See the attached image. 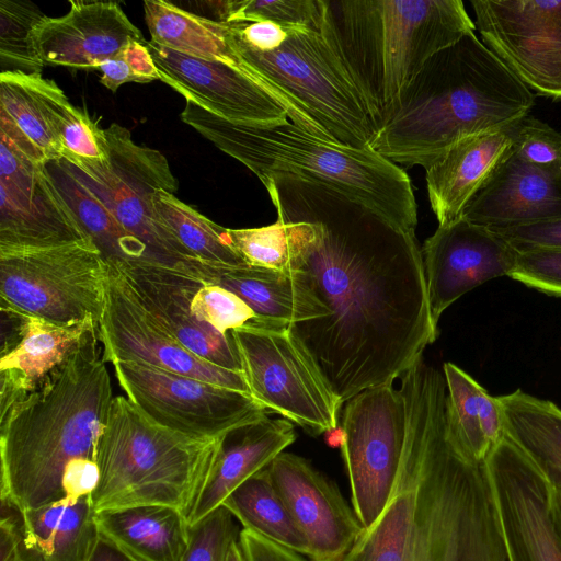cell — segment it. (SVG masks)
Returning a JSON list of instances; mask_svg holds the SVG:
<instances>
[{"mask_svg": "<svg viewBox=\"0 0 561 561\" xmlns=\"http://www.w3.org/2000/svg\"><path fill=\"white\" fill-rule=\"evenodd\" d=\"M261 182L277 219L293 225L287 271L328 309L288 332L342 404L393 383L438 335L415 232L314 179Z\"/></svg>", "mask_w": 561, "mask_h": 561, "instance_id": "6da1fadb", "label": "cell"}, {"mask_svg": "<svg viewBox=\"0 0 561 561\" xmlns=\"http://www.w3.org/2000/svg\"><path fill=\"white\" fill-rule=\"evenodd\" d=\"M400 380L407 430L394 485L342 561H510L486 462L447 420L444 374L421 356Z\"/></svg>", "mask_w": 561, "mask_h": 561, "instance_id": "7a4b0ae2", "label": "cell"}, {"mask_svg": "<svg viewBox=\"0 0 561 561\" xmlns=\"http://www.w3.org/2000/svg\"><path fill=\"white\" fill-rule=\"evenodd\" d=\"M99 331L0 417V493L20 512L65 499L64 478L98 463L114 399Z\"/></svg>", "mask_w": 561, "mask_h": 561, "instance_id": "3957f363", "label": "cell"}, {"mask_svg": "<svg viewBox=\"0 0 561 561\" xmlns=\"http://www.w3.org/2000/svg\"><path fill=\"white\" fill-rule=\"evenodd\" d=\"M534 104L531 90L469 33L425 61L370 149L397 165L425 169L458 141L519 122Z\"/></svg>", "mask_w": 561, "mask_h": 561, "instance_id": "277c9868", "label": "cell"}, {"mask_svg": "<svg viewBox=\"0 0 561 561\" xmlns=\"http://www.w3.org/2000/svg\"><path fill=\"white\" fill-rule=\"evenodd\" d=\"M322 9L319 30L378 129L425 61L477 28L461 0H322Z\"/></svg>", "mask_w": 561, "mask_h": 561, "instance_id": "5b68a950", "label": "cell"}, {"mask_svg": "<svg viewBox=\"0 0 561 561\" xmlns=\"http://www.w3.org/2000/svg\"><path fill=\"white\" fill-rule=\"evenodd\" d=\"M185 101L181 119L260 181L274 173L314 179L415 232L417 205L410 178L378 152L322 139L290 121L270 126L233 123Z\"/></svg>", "mask_w": 561, "mask_h": 561, "instance_id": "8992f818", "label": "cell"}, {"mask_svg": "<svg viewBox=\"0 0 561 561\" xmlns=\"http://www.w3.org/2000/svg\"><path fill=\"white\" fill-rule=\"evenodd\" d=\"M224 439L165 428L126 397H115L98 446L95 512L168 505L188 517Z\"/></svg>", "mask_w": 561, "mask_h": 561, "instance_id": "52a82bcc", "label": "cell"}, {"mask_svg": "<svg viewBox=\"0 0 561 561\" xmlns=\"http://www.w3.org/2000/svg\"><path fill=\"white\" fill-rule=\"evenodd\" d=\"M287 30L288 37L271 51L231 37L241 70L284 105L291 123L322 139L370 149L378 125L341 57L320 30Z\"/></svg>", "mask_w": 561, "mask_h": 561, "instance_id": "ba28073f", "label": "cell"}, {"mask_svg": "<svg viewBox=\"0 0 561 561\" xmlns=\"http://www.w3.org/2000/svg\"><path fill=\"white\" fill-rule=\"evenodd\" d=\"M108 271L91 239L49 248H0V306L58 324L99 323Z\"/></svg>", "mask_w": 561, "mask_h": 561, "instance_id": "9c48e42d", "label": "cell"}, {"mask_svg": "<svg viewBox=\"0 0 561 561\" xmlns=\"http://www.w3.org/2000/svg\"><path fill=\"white\" fill-rule=\"evenodd\" d=\"M107 159L70 163L78 179L112 211L122 227L147 249L153 263L179 266L196 259L160 222L157 190L175 194L178 180L158 150L136 144L130 131L113 123L104 129Z\"/></svg>", "mask_w": 561, "mask_h": 561, "instance_id": "30bf717a", "label": "cell"}, {"mask_svg": "<svg viewBox=\"0 0 561 561\" xmlns=\"http://www.w3.org/2000/svg\"><path fill=\"white\" fill-rule=\"evenodd\" d=\"M251 396L307 432L319 435L339 424L342 403L288 329L231 331Z\"/></svg>", "mask_w": 561, "mask_h": 561, "instance_id": "8fae6325", "label": "cell"}, {"mask_svg": "<svg viewBox=\"0 0 561 561\" xmlns=\"http://www.w3.org/2000/svg\"><path fill=\"white\" fill-rule=\"evenodd\" d=\"M112 365L134 405L154 423L191 437H226L267 416L247 392L142 363Z\"/></svg>", "mask_w": 561, "mask_h": 561, "instance_id": "7c38bea8", "label": "cell"}, {"mask_svg": "<svg viewBox=\"0 0 561 561\" xmlns=\"http://www.w3.org/2000/svg\"><path fill=\"white\" fill-rule=\"evenodd\" d=\"M344 404L341 453L352 507L365 529L377 519L394 485L405 439V403L400 389L387 383Z\"/></svg>", "mask_w": 561, "mask_h": 561, "instance_id": "4fadbf2b", "label": "cell"}, {"mask_svg": "<svg viewBox=\"0 0 561 561\" xmlns=\"http://www.w3.org/2000/svg\"><path fill=\"white\" fill-rule=\"evenodd\" d=\"M483 43L530 90L561 100V0H471Z\"/></svg>", "mask_w": 561, "mask_h": 561, "instance_id": "5bb4252c", "label": "cell"}, {"mask_svg": "<svg viewBox=\"0 0 561 561\" xmlns=\"http://www.w3.org/2000/svg\"><path fill=\"white\" fill-rule=\"evenodd\" d=\"M99 339L106 363H142L251 394L242 373L216 366L185 348L142 306L112 264Z\"/></svg>", "mask_w": 561, "mask_h": 561, "instance_id": "9a60e30c", "label": "cell"}, {"mask_svg": "<svg viewBox=\"0 0 561 561\" xmlns=\"http://www.w3.org/2000/svg\"><path fill=\"white\" fill-rule=\"evenodd\" d=\"M510 561H561L552 486L505 434L486 459Z\"/></svg>", "mask_w": 561, "mask_h": 561, "instance_id": "2e32d148", "label": "cell"}, {"mask_svg": "<svg viewBox=\"0 0 561 561\" xmlns=\"http://www.w3.org/2000/svg\"><path fill=\"white\" fill-rule=\"evenodd\" d=\"M421 253L436 324L443 312L468 291L493 278L510 276L519 257L496 232L462 217L438 226Z\"/></svg>", "mask_w": 561, "mask_h": 561, "instance_id": "e0dca14e", "label": "cell"}, {"mask_svg": "<svg viewBox=\"0 0 561 561\" xmlns=\"http://www.w3.org/2000/svg\"><path fill=\"white\" fill-rule=\"evenodd\" d=\"M298 528L310 561H342L364 526L339 486L301 456L283 451L267 466Z\"/></svg>", "mask_w": 561, "mask_h": 561, "instance_id": "ac0fdd59", "label": "cell"}, {"mask_svg": "<svg viewBox=\"0 0 561 561\" xmlns=\"http://www.w3.org/2000/svg\"><path fill=\"white\" fill-rule=\"evenodd\" d=\"M147 46L160 80L206 111L248 125L270 126L289 121L284 105L245 71L191 57L151 41Z\"/></svg>", "mask_w": 561, "mask_h": 561, "instance_id": "d6986e66", "label": "cell"}, {"mask_svg": "<svg viewBox=\"0 0 561 561\" xmlns=\"http://www.w3.org/2000/svg\"><path fill=\"white\" fill-rule=\"evenodd\" d=\"M0 417L41 388L83 343L99 323L58 324L1 308Z\"/></svg>", "mask_w": 561, "mask_h": 561, "instance_id": "ffe728a7", "label": "cell"}, {"mask_svg": "<svg viewBox=\"0 0 561 561\" xmlns=\"http://www.w3.org/2000/svg\"><path fill=\"white\" fill-rule=\"evenodd\" d=\"M110 264L121 272L142 306L185 348L216 366L242 373L231 332L220 333L194 312L188 274L182 265L149 261Z\"/></svg>", "mask_w": 561, "mask_h": 561, "instance_id": "44dd1931", "label": "cell"}, {"mask_svg": "<svg viewBox=\"0 0 561 561\" xmlns=\"http://www.w3.org/2000/svg\"><path fill=\"white\" fill-rule=\"evenodd\" d=\"M69 4L66 14L45 15L35 26V45L45 66L96 69L130 42H146L117 2L71 0Z\"/></svg>", "mask_w": 561, "mask_h": 561, "instance_id": "7402d4cb", "label": "cell"}, {"mask_svg": "<svg viewBox=\"0 0 561 561\" xmlns=\"http://www.w3.org/2000/svg\"><path fill=\"white\" fill-rule=\"evenodd\" d=\"M466 220L505 229L561 217V178L533 167L513 152L462 211Z\"/></svg>", "mask_w": 561, "mask_h": 561, "instance_id": "603a6c76", "label": "cell"}, {"mask_svg": "<svg viewBox=\"0 0 561 561\" xmlns=\"http://www.w3.org/2000/svg\"><path fill=\"white\" fill-rule=\"evenodd\" d=\"M89 239L46 163L23 183L0 181V248H49Z\"/></svg>", "mask_w": 561, "mask_h": 561, "instance_id": "cb8c5ba5", "label": "cell"}, {"mask_svg": "<svg viewBox=\"0 0 561 561\" xmlns=\"http://www.w3.org/2000/svg\"><path fill=\"white\" fill-rule=\"evenodd\" d=\"M518 123L467 137L425 168L428 201L438 226L461 218L467 204L512 154Z\"/></svg>", "mask_w": 561, "mask_h": 561, "instance_id": "d4e9b609", "label": "cell"}, {"mask_svg": "<svg viewBox=\"0 0 561 561\" xmlns=\"http://www.w3.org/2000/svg\"><path fill=\"white\" fill-rule=\"evenodd\" d=\"M187 271L241 298L261 319L276 327L324 318L328 309L296 271L262 266H228L195 260L182 264Z\"/></svg>", "mask_w": 561, "mask_h": 561, "instance_id": "484cf974", "label": "cell"}, {"mask_svg": "<svg viewBox=\"0 0 561 561\" xmlns=\"http://www.w3.org/2000/svg\"><path fill=\"white\" fill-rule=\"evenodd\" d=\"M295 439L290 421L268 416L227 435L187 517L190 526L221 506L238 486L266 468Z\"/></svg>", "mask_w": 561, "mask_h": 561, "instance_id": "4316f807", "label": "cell"}, {"mask_svg": "<svg viewBox=\"0 0 561 561\" xmlns=\"http://www.w3.org/2000/svg\"><path fill=\"white\" fill-rule=\"evenodd\" d=\"M21 561H87L100 535L92 495L20 512Z\"/></svg>", "mask_w": 561, "mask_h": 561, "instance_id": "83f0119b", "label": "cell"}, {"mask_svg": "<svg viewBox=\"0 0 561 561\" xmlns=\"http://www.w3.org/2000/svg\"><path fill=\"white\" fill-rule=\"evenodd\" d=\"M101 534L139 561H181L190 541L186 515L168 505H138L96 513Z\"/></svg>", "mask_w": 561, "mask_h": 561, "instance_id": "f1b7e54d", "label": "cell"}, {"mask_svg": "<svg viewBox=\"0 0 561 561\" xmlns=\"http://www.w3.org/2000/svg\"><path fill=\"white\" fill-rule=\"evenodd\" d=\"M505 434L550 485L561 491V409L519 389L497 397Z\"/></svg>", "mask_w": 561, "mask_h": 561, "instance_id": "f546056e", "label": "cell"}, {"mask_svg": "<svg viewBox=\"0 0 561 561\" xmlns=\"http://www.w3.org/2000/svg\"><path fill=\"white\" fill-rule=\"evenodd\" d=\"M144 12L151 42L191 57L241 69V60L226 23L163 0H146Z\"/></svg>", "mask_w": 561, "mask_h": 561, "instance_id": "4dcf8cb0", "label": "cell"}, {"mask_svg": "<svg viewBox=\"0 0 561 561\" xmlns=\"http://www.w3.org/2000/svg\"><path fill=\"white\" fill-rule=\"evenodd\" d=\"M46 169L81 228L108 263L152 262L146 247L122 227L105 204L78 179L65 159L47 161Z\"/></svg>", "mask_w": 561, "mask_h": 561, "instance_id": "1f68e13d", "label": "cell"}, {"mask_svg": "<svg viewBox=\"0 0 561 561\" xmlns=\"http://www.w3.org/2000/svg\"><path fill=\"white\" fill-rule=\"evenodd\" d=\"M447 420L472 455L485 460L505 435L502 408L470 375L453 363L443 365Z\"/></svg>", "mask_w": 561, "mask_h": 561, "instance_id": "d6a6232c", "label": "cell"}, {"mask_svg": "<svg viewBox=\"0 0 561 561\" xmlns=\"http://www.w3.org/2000/svg\"><path fill=\"white\" fill-rule=\"evenodd\" d=\"M222 505L244 529L308 557V542L274 485L267 467L238 486Z\"/></svg>", "mask_w": 561, "mask_h": 561, "instance_id": "836d02e7", "label": "cell"}, {"mask_svg": "<svg viewBox=\"0 0 561 561\" xmlns=\"http://www.w3.org/2000/svg\"><path fill=\"white\" fill-rule=\"evenodd\" d=\"M30 79L60 146L61 159L70 163L106 160L104 129L72 105L55 81L45 79L42 73L30 75Z\"/></svg>", "mask_w": 561, "mask_h": 561, "instance_id": "e575fe53", "label": "cell"}, {"mask_svg": "<svg viewBox=\"0 0 561 561\" xmlns=\"http://www.w3.org/2000/svg\"><path fill=\"white\" fill-rule=\"evenodd\" d=\"M153 205L160 222L199 261L228 266L248 264L233 247L228 228L215 224L175 194L159 188Z\"/></svg>", "mask_w": 561, "mask_h": 561, "instance_id": "d590c367", "label": "cell"}, {"mask_svg": "<svg viewBox=\"0 0 561 561\" xmlns=\"http://www.w3.org/2000/svg\"><path fill=\"white\" fill-rule=\"evenodd\" d=\"M44 13L30 1H0V70L25 75L42 73L41 59L34 38Z\"/></svg>", "mask_w": 561, "mask_h": 561, "instance_id": "8d00e7d4", "label": "cell"}, {"mask_svg": "<svg viewBox=\"0 0 561 561\" xmlns=\"http://www.w3.org/2000/svg\"><path fill=\"white\" fill-rule=\"evenodd\" d=\"M0 113L27 136L47 161L61 159L60 146L47 122L30 75L0 73Z\"/></svg>", "mask_w": 561, "mask_h": 561, "instance_id": "74e56055", "label": "cell"}, {"mask_svg": "<svg viewBox=\"0 0 561 561\" xmlns=\"http://www.w3.org/2000/svg\"><path fill=\"white\" fill-rule=\"evenodd\" d=\"M322 16V0H226L222 23L270 21L319 30Z\"/></svg>", "mask_w": 561, "mask_h": 561, "instance_id": "f35d334b", "label": "cell"}, {"mask_svg": "<svg viewBox=\"0 0 561 561\" xmlns=\"http://www.w3.org/2000/svg\"><path fill=\"white\" fill-rule=\"evenodd\" d=\"M233 247L249 265L287 272L293 225L276 222L260 228L229 229Z\"/></svg>", "mask_w": 561, "mask_h": 561, "instance_id": "ab89813d", "label": "cell"}, {"mask_svg": "<svg viewBox=\"0 0 561 561\" xmlns=\"http://www.w3.org/2000/svg\"><path fill=\"white\" fill-rule=\"evenodd\" d=\"M233 518L221 505L190 526V541L181 561H225L230 545L240 534Z\"/></svg>", "mask_w": 561, "mask_h": 561, "instance_id": "60d3db41", "label": "cell"}, {"mask_svg": "<svg viewBox=\"0 0 561 561\" xmlns=\"http://www.w3.org/2000/svg\"><path fill=\"white\" fill-rule=\"evenodd\" d=\"M513 153L522 161L561 178V134L533 116L517 125Z\"/></svg>", "mask_w": 561, "mask_h": 561, "instance_id": "b9f144b4", "label": "cell"}, {"mask_svg": "<svg viewBox=\"0 0 561 561\" xmlns=\"http://www.w3.org/2000/svg\"><path fill=\"white\" fill-rule=\"evenodd\" d=\"M508 277L561 298V251L519 253L516 267Z\"/></svg>", "mask_w": 561, "mask_h": 561, "instance_id": "7bdbcfd3", "label": "cell"}, {"mask_svg": "<svg viewBox=\"0 0 561 561\" xmlns=\"http://www.w3.org/2000/svg\"><path fill=\"white\" fill-rule=\"evenodd\" d=\"M518 253L561 251V217L536 224L491 229Z\"/></svg>", "mask_w": 561, "mask_h": 561, "instance_id": "ee69618b", "label": "cell"}, {"mask_svg": "<svg viewBox=\"0 0 561 561\" xmlns=\"http://www.w3.org/2000/svg\"><path fill=\"white\" fill-rule=\"evenodd\" d=\"M231 37L257 51L278 48L288 37L287 26L270 21L226 23Z\"/></svg>", "mask_w": 561, "mask_h": 561, "instance_id": "f6af8a7d", "label": "cell"}, {"mask_svg": "<svg viewBox=\"0 0 561 561\" xmlns=\"http://www.w3.org/2000/svg\"><path fill=\"white\" fill-rule=\"evenodd\" d=\"M239 541L247 561H310L249 529L240 530Z\"/></svg>", "mask_w": 561, "mask_h": 561, "instance_id": "bcb514c9", "label": "cell"}, {"mask_svg": "<svg viewBox=\"0 0 561 561\" xmlns=\"http://www.w3.org/2000/svg\"><path fill=\"white\" fill-rule=\"evenodd\" d=\"M122 56L127 61L136 82L147 83L160 80V75L148 49L147 41L130 42L122 51Z\"/></svg>", "mask_w": 561, "mask_h": 561, "instance_id": "7dc6e473", "label": "cell"}, {"mask_svg": "<svg viewBox=\"0 0 561 561\" xmlns=\"http://www.w3.org/2000/svg\"><path fill=\"white\" fill-rule=\"evenodd\" d=\"M96 69L102 73L100 82L113 92L126 82H136L127 61L122 56V53L103 62Z\"/></svg>", "mask_w": 561, "mask_h": 561, "instance_id": "c3c4849f", "label": "cell"}, {"mask_svg": "<svg viewBox=\"0 0 561 561\" xmlns=\"http://www.w3.org/2000/svg\"><path fill=\"white\" fill-rule=\"evenodd\" d=\"M87 561H139L100 533Z\"/></svg>", "mask_w": 561, "mask_h": 561, "instance_id": "681fc988", "label": "cell"}, {"mask_svg": "<svg viewBox=\"0 0 561 561\" xmlns=\"http://www.w3.org/2000/svg\"><path fill=\"white\" fill-rule=\"evenodd\" d=\"M225 561H247L239 538L230 545Z\"/></svg>", "mask_w": 561, "mask_h": 561, "instance_id": "f907efd6", "label": "cell"}, {"mask_svg": "<svg viewBox=\"0 0 561 561\" xmlns=\"http://www.w3.org/2000/svg\"><path fill=\"white\" fill-rule=\"evenodd\" d=\"M552 508L558 522V525L561 529V491L554 490L552 488Z\"/></svg>", "mask_w": 561, "mask_h": 561, "instance_id": "816d5d0a", "label": "cell"}]
</instances>
